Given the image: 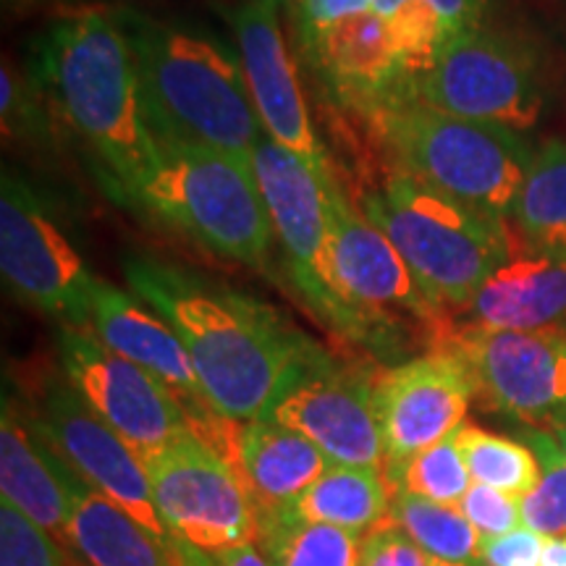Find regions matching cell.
Wrapping results in <instances>:
<instances>
[{"instance_id": "1", "label": "cell", "mask_w": 566, "mask_h": 566, "mask_svg": "<svg viewBox=\"0 0 566 566\" xmlns=\"http://www.w3.org/2000/svg\"><path fill=\"white\" fill-rule=\"evenodd\" d=\"M132 294L174 325L218 415L254 422L271 415L317 346L275 310L155 258H126Z\"/></svg>"}, {"instance_id": "2", "label": "cell", "mask_w": 566, "mask_h": 566, "mask_svg": "<svg viewBox=\"0 0 566 566\" xmlns=\"http://www.w3.org/2000/svg\"><path fill=\"white\" fill-rule=\"evenodd\" d=\"M30 76L103 160L122 197L137 200L160 158L142 103L137 55L116 6H80L34 40Z\"/></svg>"}, {"instance_id": "3", "label": "cell", "mask_w": 566, "mask_h": 566, "mask_svg": "<svg viewBox=\"0 0 566 566\" xmlns=\"http://www.w3.org/2000/svg\"><path fill=\"white\" fill-rule=\"evenodd\" d=\"M137 55L142 103L158 142L208 147L252 166L260 134L244 71L208 34L118 6Z\"/></svg>"}, {"instance_id": "4", "label": "cell", "mask_w": 566, "mask_h": 566, "mask_svg": "<svg viewBox=\"0 0 566 566\" xmlns=\"http://www.w3.org/2000/svg\"><path fill=\"white\" fill-rule=\"evenodd\" d=\"M363 210L399 250L424 296L446 315L464 307L483 281L506 260L512 231L506 221L446 197L396 171Z\"/></svg>"}, {"instance_id": "5", "label": "cell", "mask_w": 566, "mask_h": 566, "mask_svg": "<svg viewBox=\"0 0 566 566\" xmlns=\"http://www.w3.org/2000/svg\"><path fill=\"white\" fill-rule=\"evenodd\" d=\"M370 118L401 174L499 221L512 216L535 158L520 132L412 101L384 105Z\"/></svg>"}, {"instance_id": "6", "label": "cell", "mask_w": 566, "mask_h": 566, "mask_svg": "<svg viewBox=\"0 0 566 566\" xmlns=\"http://www.w3.org/2000/svg\"><path fill=\"white\" fill-rule=\"evenodd\" d=\"M158 145V166L137 195L142 208L205 250L263 268L275 231L252 166L208 147Z\"/></svg>"}, {"instance_id": "7", "label": "cell", "mask_w": 566, "mask_h": 566, "mask_svg": "<svg viewBox=\"0 0 566 566\" xmlns=\"http://www.w3.org/2000/svg\"><path fill=\"white\" fill-rule=\"evenodd\" d=\"M401 101L514 132L533 129L543 113L533 53L483 24L459 34L441 48L428 69L409 76L396 103Z\"/></svg>"}, {"instance_id": "8", "label": "cell", "mask_w": 566, "mask_h": 566, "mask_svg": "<svg viewBox=\"0 0 566 566\" xmlns=\"http://www.w3.org/2000/svg\"><path fill=\"white\" fill-rule=\"evenodd\" d=\"M252 174L263 195L273 231L286 254L289 275L310 310L349 342L365 344L367 334L338 294L328 254V184L300 155L263 137L252 155Z\"/></svg>"}, {"instance_id": "9", "label": "cell", "mask_w": 566, "mask_h": 566, "mask_svg": "<svg viewBox=\"0 0 566 566\" xmlns=\"http://www.w3.org/2000/svg\"><path fill=\"white\" fill-rule=\"evenodd\" d=\"M328 218L331 273L342 300L363 323L370 349L394 342L401 317L424 323L436 338L451 328L449 315L424 296L399 250L334 179L328 184Z\"/></svg>"}, {"instance_id": "10", "label": "cell", "mask_w": 566, "mask_h": 566, "mask_svg": "<svg viewBox=\"0 0 566 566\" xmlns=\"http://www.w3.org/2000/svg\"><path fill=\"white\" fill-rule=\"evenodd\" d=\"M92 331L108 349L158 378L181 405L192 433L239 475L244 424L212 409L187 346L166 317H160L139 296L97 279L92 292Z\"/></svg>"}, {"instance_id": "11", "label": "cell", "mask_w": 566, "mask_h": 566, "mask_svg": "<svg viewBox=\"0 0 566 566\" xmlns=\"http://www.w3.org/2000/svg\"><path fill=\"white\" fill-rule=\"evenodd\" d=\"M61 373L74 391L139 462L195 436L176 396L139 365L108 349L95 331L63 325L59 334Z\"/></svg>"}, {"instance_id": "12", "label": "cell", "mask_w": 566, "mask_h": 566, "mask_svg": "<svg viewBox=\"0 0 566 566\" xmlns=\"http://www.w3.org/2000/svg\"><path fill=\"white\" fill-rule=\"evenodd\" d=\"M436 349L462 359L475 396L493 412L527 428H548L566 412V334L451 325Z\"/></svg>"}, {"instance_id": "13", "label": "cell", "mask_w": 566, "mask_h": 566, "mask_svg": "<svg viewBox=\"0 0 566 566\" xmlns=\"http://www.w3.org/2000/svg\"><path fill=\"white\" fill-rule=\"evenodd\" d=\"M0 271L21 300L63 325L90 328L95 281L24 179L0 184Z\"/></svg>"}, {"instance_id": "14", "label": "cell", "mask_w": 566, "mask_h": 566, "mask_svg": "<svg viewBox=\"0 0 566 566\" xmlns=\"http://www.w3.org/2000/svg\"><path fill=\"white\" fill-rule=\"evenodd\" d=\"M163 525L174 541L200 551L258 543L250 488L216 451L187 436L145 462Z\"/></svg>"}, {"instance_id": "15", "label": "cell", "mask_w": 566, "mask_h": 566, "mask_svg": "<svg viewBox=\"0 0 566 566\" xmlns=\"http://www.w3.org/2000/svg\"><path fill=\"white\" fill-rule=\"evenodd\" d=\"M30 420L48 446L80 475L84 483L108 495L129 512L147 533L174 543L163 525L155 495L139 457L87 407L66 375H48L40 386L38 407Z\"/></svg>"}, {"instance_id": "16", "label": "cell", "mask_w": 566, "mask_h": 566, "mask_svg": "<svg viewBox=\"0 0 566 566\" xmlns=\"http://www.w3.org/2000/svg\"><path fill=\"white\" fill-rule=\"evenodd\" d=\"M268 417L313 441L334 464L384 472L386 446L370 373L349 370L317 352Z\"/></svg>"}, {"instance_id": "17", "label": "cell", "mask_w": 566, "mask_h": 566, "mask_svg": "<svg viewBox=\"0 0 566 566\" xmlns=\"http://www.w3.org/2000/svg\"><path fill=\"white\" fill-rule=\"evenodd\" d=\"M475 380L454 352L433 349L375 375V412L386 470L454 436L464 424Z\"/></svg>"}, {"instance_id": "18", "label": "cell", "mask_w": 566, "mask_h": 566, "mask_svg": "<svg viewBox=\"0 0 566 566\" xmlns=\"http://www.w3.org/2000/svg\"><path fill=\"white\" fill-rule=\"evenodd\" d=\"M223 13L237 38L239 63L265 137L300 155L317 174L331 176L325 150L304 103L296 63L283 40L279 3L244 0L233 9H223Z\"/></svg>"}, {"instance_id": "19", "label": "cell", "mask_w": 566, "mask_h": 566, "mask_svg": "<svg viewBox=\"0 0 566 566\" xmlns=\"http://www.w3.org/2000/svg\"><path fill=\"white\" fill-rule=\"evenodd\" d=\"M459 315L475 328L566 334V254L537 250L512 237L504 263Z\"/></svg>"}, {"instance_id": "20", "label": "cell", "mask_w": 566, "mask_h": 566, "mask_svg": "<svg viewBox=\"0 0 566 566\" xmlns=\"http://www.w3.org/2000/svg\"><path fill=\"white\" fill-rule=\"evenodd\" d=\"M0 491L3 501L69 551L66 464L9 396L0 417Z\"/></svg>"}, {"instance_id": "21", "label": "cell", "mask_w": 566, "mask_h": 566, "mask_svg": "<svg viewBox=\"0 0 566 566\" xmlns=\"http://www.w3.org/2000/svg\"><path fill=\"white\" fill-rule=\"evenodd\" d=\"M66 464V462H63ZM69 551L84 566H181L174 543L147 533L129 512L66 464Z\"/></svg>"}, {"instance_id": "22", "label": "cell", "mask_w": 566, "mask_h": 566, "mask_svg": "<svg viewBox=\"0 0 566 566\" xmlns=\"http://www.w3.org/2000/svg\"><path fill=\"white\" fill-rule=\"evenodd\" d=\"M331 459L313 441L263 417L242 428V475L258 516L281 512L331 470Z\"/></svg>"}, {"instance_id": "23", "label": "cell", "mask_w": 566, "mask_h": 566, "mask_svg": "<svg viewBox=\"0 0 566 566\" xmlns=\"http://www.w3.org/2000/svg\"><path fill=\"white\" fill-rule=\"evenodd\" d=\"M388 509H391V485L384 472L370 467L331 464V470L315 485L273 514L342 527L365 537L370 530L384 525Z\"/></svg>"}, {"instance_id": "24", "label": "cell", "mask_w": 566, "mask_h": 566, "mask_svg": "<svg viewBox=\"0 0 566 566\" xmlns=\"http://www.w3.org/2000/svg\"><path fill=\"white\" fill-rule=\"evenodd\" d=\"M388 27L407 80L430 66L443 45L483 24L488 0H367Z\"/></svg>"}, {"instance_id": "25", "label": "cell", "mask_w": 566, "mask_h": 566, "mask_svg": "<svg viewBox=\"0 0 566 566\" xmlns=\"http://www.w3.org/2000/svg\"><path fill=\"white\" fill-rule=\"evenodd\" d=\"M516 239L537 250L566 254V142H546L535 153L512 216Z\"/></svg>"}, {"instance_id": "26", "label": "cell", "mask_w": 566, "mask_h": 566, "mask_svg": "<svg viewBox=\"0 0 566 566\" xmlns=\"http://www.w3.org/2000/svg\"><path fill=\"white\" fill-rule=\"evenodd\" d=\"M388 522L409 535V541L433 562L480 564L485 537L459 512V506L436 504L407 491H391Z\"/></svg>"}, {"instance_id": "27", "label": "cell", "mask_w": 566, "mask_h": 566, "mask_svg": "<svg viewBox=\"0 0 566 566\" xmlns=\"http://www.w3.org/2000/svg\"><path fill=\"white\" fill-rule=\"evenodd\" d=\"M258 543L271 566H363V535L286 514L258 516Z\"/></svg>"}, {"instance_id": "28", "label": "cell", "mask_w": 566, "mask_h": 566, "mask_svg": "<svg viewBox=\"0 0 566 566\" xmlns=\"http://www.w3.org/2000/svg\"><path fill=\"white\" fill-rule=\"evenodd\" d=\"M457 443L472 483L522 499L541 478V462L527 443L488 433L475 424H462L457 430Z\"/></svg>"}, {"instance_id": "29", "label": "cell", "mask_w": 566, "mask_h": 566, "mask_svg": "<svg viewBox=\"0 0 566 566\" xmlns=\"http://www.w3.org/2000/svg\"><path fill=\"white\" fill-rule=\"evenodd\" d=\"M384 475L391 491H407L446 506H457L472 488V478L462 459V451H459L457 433L407 459L405 464L391 467Z\"/></svg>"}, {"instance_id": "30", "label": "cell", "mask_w": 566, "mask_h": 566, "mask_svg": "<svg viewBox=\"0 0 566 566\" xmlns=\"http://www.w3.org/2000/svg\"><path fill=\"white\" fill-rule=\"evenodd\" d=\"M522 438L541 462V478L520 499L522 525L543 537L566 535V454L543 428H522Z\"/></svg>"}, {"instance_id": "31", "label": "cell", "mask_w": 566, "mask_h": 566, "mask_svg": "<svg viewBox=\"0 0 566 566\" xmlns=\"http://www.w3.org/2000/svg\"><path fill=\"white\" fill-rule=\"evenodd\" d=\"M0 566H80L66 548L9 501L0 504Z\"/></svg>"}, {"instance_id": "32", "label": "cell", "mask_w": 566, "mask_h": 566, "mask_svg": "<svg viewBox=\"0 0 566 566\" xmlns=\"http://www.w3.org/2000/svg\"><path fill=\"white\" fill-rule=\"evenodd\" d=\"M3 97H0V116H3L6 137H27L38 139L48 132V118L42 113L45 97L34 80H21L9 66H3Z\"/></svg>"}, {"instance_id": "33", "label": "cell", "mask_w": 566, "mask_h": 566, "mask_svg": "<svg viewBox=\"0 0 566 566\" xmlns=\"http://www.w3.org/2000/svg\"><path fill=\"white\" fill-rule=\"evenodd\" d=\"M457 506L485 541L514 533L516 527H522L520 499L495 491V488L472 483V488L464 493V499Z\"/></svg>"}, {"instance_id": "34", "label": "cell", "mask_w": 566, "mask_h": 566, "mask_svg": "<svg viewBox=\"0 0 566 566\" xmlns=\"http://www.w3.org/2000/svg\"><path fill=\"white\" fill-rule=\"evenodd\" d=\"M363 566H433V558L386 520L363 537Z\"/></svg>"}, {"instance_id": "35", "label": "cell", "mask_w": 566, "mask_h": 566, "mask_svg": "<svg viewBox=\"0 0 566 566\" xmlns=\"http://www.w3.org/2000/svg\"><path fill=\"white\" fill-rule=\"evenodd\" d=\"M367 11H370L367 0H307L300 11L292 13L296 45L302 51L338 21L359 17V13Z\"/></svg>"}, {"instance_id": "36", "label": "cell", "mask_w": 566, "mask_h": 566, "mask_svg": "<svg viewBox=\"0 0 566 566\" xmlns=\"http://www.w3.org/2000/svg\"><path fill=\"white\" fill-rule=\"evenodd\" d=\"M548 537L533 533L530 527H516L514 533L491 537L483 543L480 566H541Z\"/></svg>"}, {"instance_id": "37", "label": "cell", "mask_w": 566, "mask_h": 566, "mask_svg": "<svg viewBox=\"0 0 566 566\" xmlns=\"http://www.w3.org/2000/svg\"><path fill=\"white\" fill-rule=\"evenodd\" d=\"M174 548L181 566H271L263 551L254 546V543H244V546L226 551H200L181 541H174Z\"/></svg>"}, {"instance_id": "38", "label": "cell", "mask_w": 566, "mask_h": 566, "mask_svg": "<svg viewBox=\"0 0 566 566\" xmlns=\"http://www.w3.org/2000/svg\"><path fill=\"white\" fill-rule=\"evenodd\" d=\"M541 566H566V535L548 537Z\"/></svg>"}, {"instance_id": "39", "label": "cell", "mask_w": 566, "mask_h": 566, "mask_svg": "<svg viewBox=\"0 0 566 566\" xmlns=\"http://www.w3.org/2000/svg\"><path fill=\"white\" fill-rule=\"evenodd\" d=\"M543 430H548V433L556 438L558 446H562V449H564V454H566V412H564L562 417H556V420L551 422L548 428H543Z\"/></svg>"}, {"instance_id": "40", "label": "cell", "mask_w": 566, "mask_h": 566, "mask_svg": "<svg viewBox=\"0 0 566 566\" xmlns=\"http://www.w3.org/2000/svg\"><path fill=\"white\" fill-rule=\"evenodd\" d=\"M275 3H279V6H286V9H289V11H292V13H296V11H300V9H302V6H304V3H307V0H275Z\"/></svg>"}, {"instance_id": "41", "label": "cell", "mask_w": 566, "mask_h": 566, "mask_svg": "<svg viewBox=\"0 0 566 566\" xmlns=\"http://www.w3.org/2000/svg\"><path fill=\"white\" fill-rule=\"evenodd\" d=\"M90 6H105L108 0H87ZM111 3H145V0H111Z\"/></svg>"}, {"instance_id": "42", "label": "cell", "mask_w": 566, "mask_h": 566, "mask_svg": "<svg viewBox=\"0 0 566 566\" xmlns=\"http://www.w3.org/2000/svg\"><path fill=\"white\" fill-rule=\"evenodd\" d=\"M433 566H467V564H446V562H433Z\"/></svg>"}, {"instance_id": "43", "label": "cell", "mask_w": 566, "mask_h": 566, "mask_svg": "<svg viewBox=\"0 0 566 566\" xmlns=\"http://www.w3.org/2000/svg\"><path fill=\"white\" fill-rule=\"evenodd\" d=\"M6 3H9V0H6ZM13 3H19V0H13Z\"/></svg>"}]
</instances>
